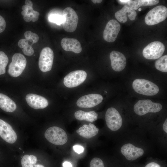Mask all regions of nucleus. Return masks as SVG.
I'll return each mask as SVG.
<instances>
[{
	"label": "nucleus",
	"instance_id": "1",
	"mask_svg": "<svg viewBox=\"0 0 167 167\" xmlns=\"http://www.w3.org/2000/svg\"><path fill=\"white\" fill-rule=\"evenodd\" d=\"M132 87L137 93L146 96L156 95L159 90L158 87L155 84L144 79L135 80L133 82Z\"/></svg>",
	"mask_w": 167,
	"mask_h": 167
},
{
	"label": "nucleus",
	"instance_id": "2",
	"mask_svg": "<svg viewBox=\"0 0 167 167\" xmlns=\"http://www.w3.org/2000/svg\"><path fill=\"white\" fill-rule=\"evenodd\" d=\"M45 136L49 142L56 145H64L68 140L67 135L65 131L56 126L48 128L45 132Z\"/></svg>",
	"mask_w": 167,
	"mask_h": 167
},
{
	"label": "nucleus",
	"instance_id": "3",
	"mask_svg": "<svg viewBox=\"0 0 167 167\" xmlns=\"http://www.w3.org/2000/svg\"><path fill=\"white\" fill-rule=\"evenodd\" d=\"M162 108L159 103L153 102L150 100H139L134 105L135 113L139 116L143 115L148 113H156L160 111Z\"/></svg>",
	"mask_w": 167,
	"mask_h": 167
},
{
	"label": "nucleus",
	"instance_id": "4",
	"mask_svg": "<svg viewBox=\"0 0 167 167\" xmlns=\"http://www.w3.org/2000/svg\"><path fill=\"white\" fill-rule=\"evenodd\" d=\"M167 17V8L164 6H158L147 13L145 18V22L148 25H153L163 21Z\"/></svg>",
	"mask_w": 167,
	"mask_h": 167
},
{
	"label": "nucleus",
	"instance_id": "5",
	"mask_svg": "<svg viewBox=\"0 0 167 167\" xmlns=\"http://www.w3.org/2000/svg\"><path fill=\"white\" fill-rule=\"evenodd\" d=\"M26 64V58L22 54L19 53L14 54L8 66V73L14 77L19 76L25 69Z\"/></svg>",
	"mask_w": 167,
	"mask_h": 167
},
{
	"label": "nucleus",
	"instance_id": "6",
	"mask_svg": "<svg viewBox=\"0 0 167 167\" xmlns=\"http://www.w3.org/2000/svg\"><path fill=\"white\" fill-rule=\"evenodd\" d=\"M63 21L62 26L64 30L68 32H72L76 29L79 20L78 16L73 9L67 7L63 11Z\"/></svg>",
	"mask_w": 167,
	"mask_h": 167
},
{
	"label": "nucleus",
	"instance_id": "7",
	"mask_svg": "<svg viewBox=\"0 0 167 167\" xmlns=\"http://www.w3.org/2000/svg\"><path fill=\"white\" fill-rule=\"evenodd\" d=\"M165 46L161 42L155 41L147 45L143 49V57L148 59H156L159 58L163 54Z\"/></svg>",
	"mask_w": 167,
	"mask_h": 167
},
{
	"label": "nucleus",
	"instance_id": "8",
	"mask_svg": "<svg viewBox=\"0 0 167 167\" xmlns=\"http://www.w3.org/2000/svg\"><path fill=\"white\" fill-rule=\"evenodd\" d=\"M105 118L107 126L112 131L118 130L122 126V117L118 110L114 108L111 107L107 109Z\"/></svg>",
	"mask_w": 167,
	"mask_h": 167
},
{
	"label": "nucleus",
	"instance_id": "9",
	"mask_svg": "<svg viewBox=\"0 0 167 167\" xmlns=\"http://www.w3.org/2000/svg\"><path fill=\"white\" fill-rule=\"evenodd\" d=\"M87 76V73L84 71L78 70L72 71L65 77L63 83L67 87H75L82 84L86 79Z\"/></svg>",
	"mask_w": 167,
	"mask_h": 167
},
{
	"label": "nucleus",
	"instance_id": "10",
	"mask_svg": "<svg viewBox=\"0 0 167 167\" xmlns=\"http://www.w3.org/2000/svg\"><path fill=\"white\" fill-rule=\"evenodd\" d=\"M54 60V52L49 47L44 48L41 51L38 65L40 70L42 72L50 71L52 68Z\"/></svg>",
	"mask_w": 167,
	"mask_h": 167
},
{
	"label": "nucleus",
	"instance_id": "11",
	"mask_svg": "<svg viewBox=\"0 0 167 167\" xmlns=\"http://www.w3.org/2000/svg\"><path fill=\"white\" fill-rule=\"evenodd\" d=\"M121 29L119 23L115 19L109 20L107 24L103 33L104 39L107 42L114 41Z\"/></svg>",
	"mask_w": 167,
	"mask_h": 167
},
{
	"label": "nucleus",
	"instance_id": "12",
	"mask_svg": "<svg viewBox=\"0 0 167 167\" xmlns=\"http://www.w3.org/2000/svg\"><path fill=\"white\" fill-rule=\"evenodd\" d=\"M103 100V96L100 94H90L79 98L77 101L76 104L81 108H92L100 104Z\"/></svg>",
	"mask_w": 167,
	"mask_h": 167
},
{
	"label": "nucleus",
	"instance_id": "13",
	"mask_svg": "<svg viewBox=\"0 0 167 167\" xmlns=\"http://www.w3.org/2000/svg\"><path fill=\"white\" fill-rule=\"evenodd\" d=\"M0 136L5 141L10 143H14L17 139L16 134L11 126L0 119Z\"/></svg>",
	"mask_w": 167,
	"mask_h": 167
},
{
	"label": "nucleus",
	"instance_id": "14",
	"mask_svg": "<svg viewBox=\"0 0 167 167\" xmlns=\"http://www.w3.org/2000/svg\"><path fill=\"white\" fill-rule=\"evenodd\" d=\"M122 154L129 161L135 160L142 156L144 151L141 148L135 147L130 143H126L121 148Z\"/></svg>",
	"mask_w": 167,
	"mask_h": 167
},
{
	"label": "nucleus",
	"instance_id": "15",
	"mask_svg": "<svg viewBox=\"0 0 167 167\" xmlns=\"http://www.w3.org/2000/svg\"><path fill=\"white\" fill-rule=\"evenodd\" d=\"M112 68L118 72L123 70L126 65L125 56L121 53L117 51H112L109 55Z\"/></svg>",
	"mask_w": 167,
	"mask_h": 167
},
{
	"label": "nucleus",
	"instance_id": "16",
	"mask_svg": "<svg viewBox=\"0 0 167 167\" xmlns=\"http://www.w3.org/2000/svg\"><path fill=\"white\" fill-rule=\"evenodd\" d=\"M26 100L30 107L36 109H44L48 105V102L45 98L34 94H27Z\"/></svg>",
	"mask_w": 167,
	"mask_h": 167
},
{
	"label": "nucleus",
	"instance_id": "17",
	"mask_svg": "<svg viewBox=\"0 0 167 167\" xmlns=\"http://www.w3.org/2000/svg\"><path fill=\"white\" fill-rule=\"evenodd\" d=\"M135 11L127 5H125L121 10L118 11L115 14L117 19L119 22L124 23L127 20V16L131 20H134L136 16Z\"/></svg>",
	"mask_w": 167,
	"mask_h": 167
},
{
	"label": "nucleus",
	"instance_id": "18",
	"mask_svg": "<svg viewBox=\"0 0 167 167\" xmlns=\"http://www.w3.org/2000/svg\"><path fill=\"white\" fill-rule=\"evenodd\" d=\"M61 44L63 49L66 51H72L78 54L82 50L80 42L75 38H64L62 40Z\"/></svg>",
	"mask_w": 167,
	"mask_h": 167
},
{
	"label": "nucleus",
	"instance_id": "19",
	"mask_svg": "<svg viewBox=\"0 0 167 167\" xmlns=\"http://www.w3.org/2000/svg\"><path fill=\"white\" fill-rule=\"evenodd\" d=\"M99 129L93 124H84L76 131L79 135L85 138L90 139L96 136L98 133Z\"/></svg>",
	"mask_w": 167,
	"mask_h": 167
},
{
	"label": "nucleus",
	"instance_id": "20",
	"mask_svg": "<svg viewBox=\"0 0 167 167\" xmlns=\"http://www.w3.org/2000/svg\"><path fill=\"white\" fill-rule=\"evenodd\" d=\"M25 39H20L18 42V45L21 48L28 47H32L35 43L37 42L39 40L38 35L31 31H28L24 33Z\"/></svg>",
	"mask_w": 167,
	"mask_h": 167
},
{
	"label": "nucleus",
	"instance_id": "21",
	"mask_svg": "<svg viewBox=\"0 0 167 167\" xmlns=\"http://www.w3.org/2000/svg\"><path fill=\"white\" fill-rule=\"evenodd\" d=\"M32 6L24 5L22 6L23 11L21 14L23 16L24 19L26 22H29L32 21L34 22L39 18L40 14L38 11L33 10Z\"/></svg>",
	"mask_w": 167,
	"mask_h": 167
},
{
	"label": "nucleus",
	"instance_id": "22",
	"mask_svg": "<svg viewBox=\"0 0 167 167\" xmlns=\"http://www.w3.org/2000/svg\"><path fill=\"white\" fill-rule=\"evenodd\" d=\"M15 103L7 96L0 93V108L7 112H13L16 108Z\"/></svg>",
	"mask_w": 167,
	"mask_h": 167
},
{
	"label": "nucleus",
	"instance_id": "23",
	"mask_svg": "<svg viewBox=\"0 0 167 167\" xmlns=\"http://www.w3.org/2000/svg\"><path fill=\"white\" fill-rule=\"evenodd\" d=\"M74 116L76 119L80 120H85L93 122L97 119L98 114L94 111L86 112L79 110L75 113Z\"/></svg>",
	"mask_w": 167,
	"mask_h": 167
},
{
	"label": "nucleus",
	"instance_id": "24",
	"mask_svg": "<svg viewBox=\"0 0 167 167\" xmlns=\"http://www.w3.org/2000/svg\"><path fill=\"white\" fill-rule=\"evenodd\" d=\"M37 161L35 156L26 155L23 157L21 162L22 167H45L41 164H36Z\"/></svg>",
	"mask_w": 167,
	"mask_h": 167
},
{
	"label": "nucleus",
	"instance_id": "25",
	"mask_svg": "<svg viewBox=\"0 0 167 167\" xmlns=\"http://www.w3.org/2000/svg\"><path fill=\"white\" fill-rule=\"evenodd\" d=\"M156 68L162 72H167V55H165L159 58L155 62Z\"/></svg>",
	"mask_w": 167,
	"mask_h": 167
},
{
	"label": "nucleus",
	"instance_id": "26",
	"mask_svg": "<svg viewBox=\"0 0 167 167\" xmlns=\"http://www.w3.org/2000/svg\"><path fill=\"white\" fill-rule=\"evenodd\" d=\"M9 59L6 53L0 50V75L4 74L6 68L8 63Z\"/></svg>",
	"mask_w": 167,
	"mask_h": 167
},
{
	"label": "nucleus",
	"instance_id": "27",
	"mask_svg": "<svg viewBox=\"0 0 167 167\" xmlns=\"http://www.w3.org/2000/svg\"><path fill=\"white\" fill-rule=\"evenodd\" d=\"M48 19L50 22L60 25L63 23V18L62 15H61L57 14H52L49 16Z\"/></svg>",
	"mask_w": 167,
	"mask_h": 167
},
{
	"label": "nucleus",
	"instance_id": "28",
	"mask_svg": "<svg viewBox=\"0 0 167 167\" xmlns=\"http://www.w3.org/2000/svg\"><path fill=\"white\" fill-rule=\"evenodd\" d=\"M90 167H104L102 161L100 158L95 157L91 161Z\"/></svg>",
	"mask_w": 167,
	"mask_h": 167
},
{
	"label": "nucleus",
	"instance_id": "29",
	"mask_svg": "<svg viewBox=\"0 0 167 167\" xmlns=\"http://www.w3.org/2000/svg\"><path fill=\"white\" fill-rule=\"evenodd\" d=\"M140 6L154 5L158 4L159 0H138Z\"/></svg>",
	"mask_w": 167,
	"mask_h": 167
},
{
	"label": "nucleus",
	"instance_id": "30",
	"mask_svg": "<svg viewBox=\"0 0 167 167\" xmlns=\"http://www.w3.org/2000/svg\"><path fill=\"white\" fill-rule=\"evenodd\" d=\"M6 27V23L5 18L0 14V34L5 31Z\"/></svg>",
	"mask_w": 167,
	"mask_h": 167
},
{
	"label": "nucleus",
	"instance_id": "31",
	"mask_svg": "<svg viewBox=\"0 0 167 167\" xmlns=\"http://www.w3.org/2000/svg\"><path fill=\"white\" fill-rule=\"evenodd\" d=\"M127 5L135 10H137L140 6L137 0H129Z\"/></svg>",
	"mask_w": 167,
	"mask_h": 167
},
{
	"label": "nucleus",
	"instance_id": "32",
	"mask_svg": "<svg viewBox=\"0 0 167 167\" xmlns=\"http://www.w3.org/2000/svg\"><path fill=\"white\" fill-rule=\"evenodd\" d=\"M22 51L24 54L28 56H31L34 53V51L32 47H28L23 49Z\"/></svg>",
	"mask_w": 167,
	"mask_h": 167
},
{
	"label": "nucleus",
	"instance_id": "33",
	"mask_svg": "<svg viewBox=\"0 0 167 167\" xmlns=\"http://www.w3.org/2000/svg\"><path fill=\"white\" fill-rule=\"evenodd\" d=\"M73 148L74 151L78 154L82 153L84 151V148L80 145H75L73 146Z\"/></svg>",
	"mask_w": 167,
	"mask_h": 167
},
{
	"label": "nucleus",
	"instance_id": "34",
	"mask_svg": "<svg viewBox=\"0 0 167 167\" xmlns=\"http://www.w3.org/2000/svg\"><path fill=\"white\" fill-rule=\"evenodd\" d=\"M145 167H161V166L157 163L152 162L147 165Z\"/></svg>",
	"mask_w": 167,
	"mask_h": 167
},
{
	"label": "nucleus",
	"instance_id": "35",
	"mask_svg": "<svg viewBox=\"0 0 167 167\" xmlns=\"http://www.w3.org/2000/svg\"><path fill=\"white\" fill-rule=\"evenodd\" d=\"M163 128L164 131L167 133V119H166L163 125Z\"/></svg>",
	"mask_w": 167,
	"mask_h": 167
},
{
	"label": "nucleus",
	"instance_id": "36",
	"mask_svg": "<svg viewBox=\"0 0 167 167\" xmlns=\"http://www.w3.org/2000/svg\"><path fill=\"white\" fill-rule=\"evenodd\" d=\"M63 167H72L71 164L68 161H65L63 164Z\"/></svg>",
	"mask_w": 167,
	"mask_h": 167
},
{
	"label": "nucleus",
	"instance_id": "37",
	"mask_svg": "<svg viewBox=\"0 0 167 167\" xmlns=\"http://www.w3.org/2000/svg\"><path fill=\"white\" fill-rule=\"evenodd\" d=\"M118 2H119L120 4H126L127 5L129 1V0H118Z\"/></svg>",
	"mask_w": 167,
	"mask_h": 167
},
{
	"label": "nucleus",
	"instance_id": "38",
	"mask_svg": "<svg viewBox=\"0 0 167 167\" xmlns=\"http://www.w3.org/2000/svg\"><path fill=\"white\" fill-rule=\"evenodd\" d=\"M25 5H27L28 6H33L32 2L30 0H26L25 1Z\"/></svg>",
	"mask_w": 167,
	"mask_h": 167
},
{
	"label": "nucleus",
	"instance_id": "39",
	"mask_svg": "<svg viewBox=\"0 0 167 167\" xmlns=\"http://www.w3.org/2000/svg\"><path fill=\"white\" fill-rule=\"evenodd\" d=\"M91 1L94 3L96 4V3H101L102 0H92Z\"/></svg>",
	"mask_w": 167,
	"mask_h": 167
},
{
	"label": "nucleus",
	"instance_id": "40",
	"mask_svg": "<svg viewBox=\"0 0 167 167\" xmlns=\"http://www.w3.org/2000/svg\"><path fill=\"white\" fill-rule=\"evenodd\" d=\"M141 10V8H139V11H140Z\"/></svg>",
	"mask_w": 167,
	"mask_h": 167
},
{
	"label": "nucleus",
	"instance_id": "41",
	"mask_svg": "<svg viewBox=\"0 0 167 167\" xmlns=\"http://www.w3.org/2000/svg\"><path fill=\"white\" fill-rule=\"evenodd\" d=\"M105 92H106V93H107V92H106V91H105Z\"/></svg>",
	"mask_w": 167,
	"mask_h": 167
}]
</instances>
